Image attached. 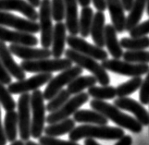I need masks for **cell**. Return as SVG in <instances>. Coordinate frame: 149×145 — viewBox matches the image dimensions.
Listing matches in <instances>:
<instances>
[{
	"mask_svg": "<svg viewBox=\"0 0 149 145\" xmlns=\"http://www.w3.org/2000/svg\"><path fill=\"white\" fill-rule=\"evenodd\" d=\"M70 98V94L68 90H61L56 94L52 99H50L45 109L49 113L55 112L62 106L64 103Z\"/></svg>",
	"mask_w": 149,
	"mask_h": 145,
	"instance_id": "836d02e7",
	"label": "cell"
},
{
	"mask_svg": "<svg viewBox=\"0 0 149 145\" xmlns=\"http://www.w3.org/2000/svg\"><path fill=\"white\" fill-rule=\"evenodd\" d=\"M52 78V73H38L37 75L31 77L28 80L24 79L8 84V90L11 94H25V92L39 89L43 85L48 83V81Z\"/></svg>",
	"mask_w": 149,
	"mask_h": 145,
	"instance_id": "7c38bea8",
	"label": "cell"
},
{
	"mask_svg": "<svg viewBox=\"0 0 149 145\" xmlns=\"http://www.w3.org/2000/svg\"><path fill=\"white\" fill-rule=\"evenodd\" d=\"M84 145H100L98 142H96L94 139L92 138H86L85 142H84Z\"/></svg>",
	"mask_w": 149,
	"mask_h": 145,
	"instance_id": "f6af8a7d",
	"label": "cell"
},
{
	"mask_svg": "<svg viewBox=\"0 0 149 145\" xmlns=\"http://www.w3.org/2000/svg\"><path fill=\"white\" fill-rule=\"evenodd\" d=\"M88 100H89V94L87 92H81L78 94H75L74 97L70 98L59 109L50 113L47 117L45 122L48 124H53L66 119L70 116L73 115L77 110H79V108L81 105H84L85 103L88 102Z\"/></svg>",
	"mask_w": 149,
	"mask_h": 145,
	"instance_id": "ba28073f",
	"label": "cell"
},
{
	"mask_svg": "<svg viewBox=\"0 0 149 145\" xmlns=\"http://www.w3.org/2000/svg\"><path fill=\"white\" fill-rule=\"evenodd\" d=\"M90 106L122 128H126L133 133H140L143 130V125L136 118L122 113L120 108L115 105H112L102 100L94 99L90 102Z\"/></svg>",
	"mask_w": 149,
	"mask_h": 145,
	"instance_id": "6da1fadb",
	"label": "cell"
},
{
	"mask_svg": "<svg viewBox=\"0 0 149 145\" xmlns=\"http://www.w3.org/2000/svg\"><path fill=\"white\" fill-rule=\"evenodd\" d=\"M129 33L131 37H141V36H146L149 34V19L137 24Z\"/></svg>",
	"mask_w": 149,
	"mask_h": 145,
	"instance_id": "74e56055",
	"label": "cell"
},
{
	"mask_svg": "<svg viewBox=\"0 0 149 145\" xmlns=\"http://www.w3.org/2000/svg\"><path fill=\"white\" fill-rule=\"evenodd\" d=\"M102 67L106 70H109L113 73L129 76L138 77L146 74L149 70V66L147 64L141 63H131L127 61H120V59H105L101 63Z\"/></svg>",
	"mask_w": 149,
	"mask_h": 145,
	"instance_id": "8992f818",
	"label": "cell"
},
{
	"mask_svg": "<svg viewBox=\"0 0 149 145\" xmlns=\"http://www.w3.org/2000/svg\"><path fill=\"white\" fill-rule=\"evenodd\" d=\"M67 44L71 49H73L79 53L84 56H88L93 58L95 60H105L109 58V54L97 45H94L89 44L87 41L83 38L77 37L76 35H69L67 36Z\"/></svg>",
	"mask_w": 149,
	"mask_h": 145,
	"instance_id": "8fae6325",
	"label": "cell"
},
{
	"mask_svg": "<svg viewBox=\"0 0 149 145\" xmlns=\"http://www.w3.org/2000/svg\"><path fill=\"white\" fill-rule=\"evenodd\" d=\"M64 2L66 28L70 34L77 35L79 33L78 2L77 0H64Z\"/></svg>",
	"mask_w": 149,
	"mask_h": 145,
	"instance_id": "44dd1931",
	"label": "cell"
},
{
	"mask_svg": "<svg viewBox=\"0 0 149 145\" xmlns=\"http://www.w3.org/2000/svg\"><path fill=\"white\" fill-rule=\"evenodd\" d=\"M0 41L4 43H11L13 44H22L34 46L38 44V39L35 35L19 32V31H11L3 26H0Z\"/></svg>",
	"mask_w": 149,
	"mask_h": 145,
	"instance_id": "2e32d148",
	"label": "cell"
},
{
	"mask_svg": "<svg viewBox=\"0 0 149 145\" xmlns=\"http://www.w3.org/2000/svg\"><path fill=\"white\" fill-rule=\"evenodd\" d=\"M142 83L143 79L141 76L132 77V79L119 85L116 88V94L119 97H126L133 94V92H135L138 89H140Z\"/></svg>",
	"mask_w": 149,
	"mask_h": 145,
	"instance_id": "4dcf8cb0",
	"label": "cell"
},
{
	"mask_svg": "<svg viewBox=\"0 0 149 145\" xmlns=\"http://www.w3.org/2000/svg\"><path fill=\"white\" fill-rule=\"evenodd\" d=\"M97 80L95 76H78L67 85V90L70 94H78L84 89L96 84Z\"/></svg>",
	"mask_w": 149,
	"mask_h": 145,
	"instance_id": "83f0119b",
	"label": "cell"
},
{
	"mask_svg": "<svg viewBox=\"0 0 149 145\" xmlns=\"http://www.w3.org/2000/svg\"><path fill=\"white\" fill-rule=\"evenodd\" d=\"M24 145H42V144H38V143H36V142H32V141H27L26 142V143H25Z\"/></svg>",
	"mask_w": 149,
	"mask_h": 145,
	"instance_id": "681fc988",
	"label": "cell"
},
{
	"mask_svg": "<svg viewBox=\"0 0 149 145\" xmlns=\"http://www.w3.org/2000/svg\"><path fill=\"white\" fill-rule=\"evenodd\" d=\"M67 28L65 23L62 22H56L53 31V37H52V49L51 54L54 58H60L64 54L65 44L67 41Z\"/></svg>",
	"mask_w": 149,
	"mask_h": 145,
	"instance_id": "ffe728a7",
	"label": "cell"
},
{
	"mask_svg": "<svg viewBox=\"0 0 149 145\" xmlns=\"http://www.w3.org/2000/svg\"><path fill=\"white\" fill-rule=\"evenodd\" d=\"M0 82L7 85L11 83V76L9 75L7 69H5V67L3 66L1 62V59H0Z\"/></svg>",
	"mask_w": 149,
	"mask_h": 145,
	"instance_id": "ab89813d",
	"label": "cell"
},
{
	"mask_svg": "<svg viewBox=\"0 0 149 145\" xmlns=\"http://www.w3.org/2000/svg\"><path fill=\"white\" fill-rule=\"evenodd\" d=\"M8 48L11 54L18 56L22 60H38L49 58L52 56L49 48H33L30 45L13 44H11Z\"/></svg>",
	"mask_w": 149,
	"mask_h": 145,
	"instance_id": "5bb4252c",
	"label": "cell"
},
{
	"mask_svg": "<svg viewBox=\"0 0 149 145\" xmlns=\"http://www.w3.org/2000/svg\"><path fill=\"white\" fill-rule=\"evenodd\" d=\"M39 27L41 33V44L44 48H49L52 44V37L54 27L52 24V14H51V1L41 0L39 10Z\"/></svg>",
	"mask_w": 149,
	"mask_h": 145,
	"instance_id": "9c48e42d",
	"label": "cell"
},
{
	"mask_svg": "<svg viewBox=\"0 0 149 145\" xmlns=\"http://www.w3.org/2000/svg\"><path fill=\"white\" fill-rule=\"evenodd\" d=\"M124 136V130L120 128L109 127L107 125H86L74 128L69 133V139L71 142H78L84 138L100 139H119Z\"/></svg>",
	"mask_w": 149,
	"mask_h": 145,
	"instance_id": "7a4b0ae2",
	"label": "cell"
},
{
	"mask_svg": "<svg viewBox=\"0 0 149 145\" xmlns=\"http://www.w3.org/2000/svg\"><path fill=\"white\" fill-rule=\"evenodd\" d=\"M74 128H75L74 119H70V118L68 117L59 122L49 124V126L45 128L44 132L47 136L58 137V136H62L67 133H70Z\"/></svg>",
	"mask_w": 149,
	"mask_h": 145,
	"instance_id": "484cf974",
	"label": "cell"
},
{
	"mask_svg": "<svg viewBox=\"0 0 149 145\" xmlns=\"http://www.w3.org/2000/svg\"><path fill=\"white\" fill-rule=\"evenodd\" d=\"M94 4V7L98 10V11L104 12L107 8V3L106 0H91Z\"/></svg>",
	"mask_w": 149,
	"mask_h": 145,
	"instance_id": "60d3db41",
	"label": "cell"
},
{
	"mask_svg": "<svg viewBox=\"0 0 149 145\" xmlns=\"http://www.w3.org/2000/svg\"><path fill=\"white\" fill-rule=\"evenodd\" d=\"M51 14L52 19L56 22H62L65 19L64 0H51Z\"/></svg>",
	"mask_w": 149,
	"mask_h": 145,
	"instance_id": "d590c367",
	"label": "cell"
},
{
	"mask_svg": "<svg viewBox=\"0 0 149 145\" xmlns=\"http://www.w3.org/2000/svg\"><path fill=\"white\" fill-rule=\"evenodd\" d=\"M132 139L131 136L129 135H124L123 137H121L119 142H118L115 145H132Z\"/></svg>",
	"mask_w": 149,
	"mask_h": 145,
	"instance_id": "7bdbcfd3",
	"label": "cell"
},
{
	"mask_svg": "<svg viewBox=\"0 0 149 145\" xmlns=\"http://www.w3.org/2000/svg\"><path fill=\"white\" fill-rule=\"evenodd\" d=\"M31 110L33 114L31 123V136L34 139H39L44 132L45 117V98L43 92L39 89L33 91L31 94Z\"/></svg>",
	"mask_w": 149,
	"mask_h": 145,
	"instance_id": "5b68a950",
	"label": "cell"
},
{
	"mask_svg": "<svg viewBox=\"0 0 149 145\" xmlns=\"http://www.w3.org/2000/svg\"><path fill=\"white\" fill-rule=\"evenodd\" d=\"M64 53L66 58L70 59L72 61V63H75L77 66L81 67V69L90 71L95 77L97 82H99L102 86L109 84L110 79L109 74L107 73V70L103 68L101 64L97 63L95 58H90L88 56H84L71 48L67 49Z\"/></svg>",
	"mask_w": 149,
	"mask_h": 145,
	"instance_id": "3957f363",
	"label": "cell"
},
{
	"mask_svg": "<svg viewBox=\"0 0 149 145\" xmlns=\"http://www.w3.org/2000/svg\"><path fill=\"white\" fill-rule=\"evenodd\" d=\"M0 105L7 112L15 110L16 103L11 96L9 91L5 87V84L0 82Z\"/></svg>",
	"mask_w": 149,
	"mask_h": 145,
	"instance_id": "e575fe53",
	"label": "cell"
},
{
	"mask_svg": "<svg viewBox=\"0 0 149 145\" xmlns=\"http://www.w3.org/2000/svg\"><path fill=\"white\" fill-rule=\"evenodd\" d=\"M146 2L147 0H133V4L130 10V14L126 19V31L130 32L132 28H134L137 24H139L143 17V11H145V8L146 7Z\"/></svg>",
	"mask_w": 149,
	"mask_h": 145,
	"instance_id": "d4e9b609",
	"label": "cell"
},
{
	"mask_svg": "<svg viewBox=\"0 0 149 145\" xmlns=\"http://www.w3.org/2000/svg\"><path fill=\"white\" fill-rule=\"evenodd\" d=\"M39 143L42 145H80L76 143V142L71 141H62V139H58L56 137L51 136H41L39 138Z\"/></svg>",
	"mask_w": 149,
	"mask_h": 145,
	"instance_id": "8d00e7d4",
	"label": "cell"
},
{
	"mask_svg": "<svg viewBox=\"0 0 149 145\" xmlns=\"http://www.w3.org/2000/svg\"><path fill=\"white\" fill-rule=\"evenodd\" d=\"M89 96H92L96 100H111L116 97V88L113 86H103V87H97L95 85L88 88Z\"/></svg>",
	"mask_w": 149,
	"mask_h": 145,
	"instance_id": "f546056e",
	"label": "cell"
},
{
	"mask_svg": "<svg viewBox=\"0 0 149 145\" xmlns=\"http://www.w3.org/2000/svg\"><path fill=\"white\" fill-rule=\"evenodd\" d=\"M107 8H109L110 19L117 33H121L125 31L126 18L124 7L121 0H106Z\"/></svg>",
	"mask_w": 149,
	"mask_h": 145,
	"instance_id": "d6986e66",
	"label": "cell"
},
{
	"mask_svg": "<svg viewBox=\"0 0 149 145\" xmlns=\"http://www.w3.org/2000/svg\"><path fill=\"white\" fill-rule=\"evenodd\" d=\"M122 58L125 61L131 63H149V51L145 50H127L123 53Z\"/></svg>",
	"mask_w": 149,
	"mask_h": 145,
	"instance_id": "d6a6232c",
	"label": "cell"
},
{
	"mask_svg": "<svg viewBox=\"0 0 149 145\" xmlns=\"http://www.w3.org/2000/svg\"><path fill=\"white\" fill-rule=\"evenodd\" d=\"M146 11H147V15L149 16V0H147L146 2Z\"/></svg>",
	"mask_w": 149,
	"mask_h": 145,
	"instance_id": "f907efd6",
	"label": "cell"
},
{
	"mask_svg": "<svg viewBox=\"0 0 149 145\" xmlns=\"http://www.w3.org/2000/svg\"><path fill=\"white\" fill-rule=\"evenodd\" d=\"M77 2L81 7H89L91 4V0H77Z\"/></svg>",
	"mask_w": 149,
	"mask_h": 145,
	"instance_id": "bcb514c9",
	"label": "cell"
},
{
	"mask_svg": "<svg viewBox=\"0 0 149 145\" xmlns=\"http://www.w3.org/2000/svg\"><path fill=\"white\" fill-rule=\"evenodd\" d=\"M147 76L143 80V83L140 88L139 98L143 105H148L149 103V70L147 72Z\"/></svg>",
	"mask_w": 149,
	"mask_h": 145,
	"instance_id": "f35d334b",
	"label": "cell"
},
{
	"mask_svg": "<svg viewBox=\"0 0 149 145\" xmlns=\"http://www.w3.org/2000/svg\"><path fill=\"white\" fill-rule=\"evenodd\" d=\"M75 122L84 124H93V125H107L109 119L101 113L95 110H77L73 114Z\"/></svg>",
	"mask_w": 149,
	"mask_h": 145,
	"instance_id": "cb8c5ba5",
	"label": "cell"
},
{
	"mask_svg": "<svg viewBox=\"0 0 149 145\" xmlns=\"http://www.w3.org/2000/svg\"><path fill=\"white\" fill-rule=\"evenodd\" d=\"M18 129V113L15 112V110L8 111L4 120V131L8 142H13L17 139Z\"/></svg>",
	"mask_w": 149,
	"mask_h": 145,
	"instance_id": "4316f807",
	"label": "cell"
},
{
	"mask_svg": "<svg viewBox=\"0 0 149 145\" xmlns=\"http://www.w3.org/2000/svg\"><path fill=\"white\" fill-rule=\"evenodd\" d=\"M0 59L5 69L11 77H14L18 80H24L26 77V73L23 69L15 61L11 56V52L7 44L0 41Z\"/></svg>",
	"mask_w": 149,
	"mask_h": 145,
	"instance_id": "ac0fdd59",
	"label": "cell"
},
{
	"mask_svg": "<svg viewBox=\"0 0 149 145\" xmlns=\"http://www.w3.org/2000/svg\"><path fill=\"white\" fill-rule=\"evenodd\" d=\"M18 124L19 137L22 141L27 142L31 136V95L28 92L22 94L18 101Z\"/></svg>",
	"mask_w": 149,
	"mask_h": 145,
	"instance_id": "30bf717a",
	"label": "cell"
},
{
	"mask_svg": "<svg viewBox=\"0 0 149 145\" xmlns=\"http://www.w3.org/2000/svg\"><path fill=\"white\" fill-rule=\"evenodd\" d=\"M0 26H7L19 32H25L35 34L40 32L39 23L33 20L26 19L7 11L0 10Z\"/></svg>",
	"mask_w": 149,
	"mask_h": 145,
	"instance_id": "4fadbf2b",
	"label": "cell"
},
{
	"mask_svg": "<svg viewBox=\"0 0 149 145\" xmlns=\"http://www.w3.org/2000/svg\"><path fill=\"white\" fill-rule=\"evenodd\" d=\"M83 69H81V67L77 65L72 66L65 70H62V72L59 73L58 76L52 78L48 81L47 86L43 92L45 100L49 101L50 99H52L59 91L63 89L65 85H68L76 77L81 75Z\"/></svg>",
	"mask_w": 149,
	"mask_h": 145,
	"instance_id": "52a82bcc",
	"label": "cell"
},
{
	"mask_svg": "<svg viewBox=\"0 0 149 145\" xmlns=\"http://www.w3.org/2000/svg\"><path fill=\"white\" fill-rule=\"evenodd\" d=\"M8 142L7 138H6V134L4 131V127L2 125V121H1V110H0V145H6Z\"/></svg>",
	"mask_w": 149,
	"mask_h": 145,
	"instance_id": "b9f144b4",
	"label": "cell"
},
{
	"mask_svg": "<svg viewBox=\"0 0 149 145\" xmlns=\"http://www.w3.org/2000/svg\"><path fill=\"white\" fill-rule=\"evenodd\" d=\"M94 14L93 9L90 7H84L81 10V16L79 19V33L83 38H86L90 35Z\"/></svg>",
	"mask_w": 149,
	"mask_h": 145,
	"instance_id": "f1b7e54d",
	"label": "cell"
},
{
	"mask_svg": "<svg viewBox=\"0 0 149 145\" xmlns=\"http://www.w3.org/2000/svg\"><path fill=\"white\" fill-rule=\"evenodd\" d=\"M120 46L126 50H145L149 47V37L141 36V37H123L120 41Z\"/></svg>",
	"mask_w": 149,
	"mask_h": 145,
	"instance_id": "1f68e13d",
	"label": "cell"
},
{
	"mask_svg": "<svg viewBox=\"0 0 149 145\" xmlns=\"http://www.w3.org/2000/svg\"><path fill=\"white\" fill-rule=\"evenodd\" d=\"M27 1L32 5L33 8H37L40 7V4H41V0H27Z\"/></svg>",
	"mask_w": 149,
	"mask_h": 145,
	"instance_id": "7dc6e473",
	"label": "cell"
},
{
	"mask_svg": "<svg viewBox=\"0 0 149 145\" xmlns=\"http://www.w3.org/2000/svg\"><path fill=\"white\" fill-rule=\"evenodd\" d=\"M25 143H23V141H22V139H20V141H15V142H11V144L10 145H24Z\"/></svg>",
	"mask_w": 149,
	"mask_h": 145,
	"instance_id": "c3c4849f",
	"label": "cell"
},
{
	"mask_svg": "<svg viewBox=\"0 0 149 145\" xmlns=\"http://www.w3.org/2000/svg\"><path fill=\"white\" fill-rule=\"evenodd\" d=\"M1 11H17L23 14L30 20L37 22L39 15L27 0H0Z\"/></svg>",
	"mask_w": 149,
	"mask_h": 145,
	"instance_id": "e0dca14e",
	"label": "cell"
},
{
	"mask_svg": "<svg viewBox=\"0 0 149 145\" xmlns=\"http://www.w3.org/2000/svg\"><path fill=\"white\" fill-rule=\"evenodd\" d=\"M121 1L123 4V7H124V9L127 10V11H130L132 7L133 0H121Z\"/></svg>",
	"mask_w": 149,
	"mask_h": 145,
	"instance_id": "ee69618b",
	"label": "cell"
},
{
	"mask_svg": "<svg viewBox=\"0 0 149 145\" xmlns=\"http://www.w3.org/2000/svg\"><path fill=\"white\" fill-rule=\"evenodd\" d=\"M105 45L113 58L120 59L122 58L123 50L117 37V31L110 24L105 26Z\"/></svg>",
	"mask_w": 149,
	"mask_h": 145,
	"instance_id": "603a6c76",
	"label": "cell"
},
{
	"mask_svg": "<svg viewBox=\"0 0 149 145\" xmlns=\"http://www.w3.org/2000/svg\"><path fill=\"white\" fill-rule=\"evenodd\" d=\"M105 22L106 17L104 12L97 11L94 14L90 31V35L93 38L94 43L101 48L105 46Z\"/></svg>",
	"mask_w": 149,
	"mask_h": 145,
	"instance_id": "7402d4cb",
	"label": "cell"
},
{
	"mask_svg": "<svg viewBox=\"0 0 149 145\" xmlns=\"http://www.w3.org/2000/svg\"><path fill=\"white\" fill-rule=\"evenodd\" d=\"M20 67L30 73H53L62 71L72 67V61L69 58H44L38 60H23Z\"/></svg>",
	"mask_w": 149,
	"mask_h": 145,
	"instance_id": "277c9868",
	"label": "cell"
},
{
	"mask_svg": "<svg viewBox=\"0 0 149 145\" xmlns=\"http://www.w3.org/2000/svg\"><path fill=\"white\" fill-rule=\"evenodd\" d=\"M114 105L120 109L129 111L134 115L135 118L139 121L143 126L149 125V114L146 110V108L142 106L137 101L132 98L119 97L114 101Z\"/></svg>",
	"mask_w": 149,
	"mask_h": 145,
	"instance_id": "9a60e30c",
	"label": "cell"
}]
</instances>
